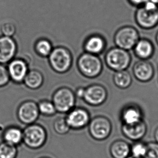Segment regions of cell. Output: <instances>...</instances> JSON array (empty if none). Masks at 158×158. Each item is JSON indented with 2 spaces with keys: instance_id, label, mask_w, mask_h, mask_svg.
Masks as SVG:
<instances>
[{
  "instance_id": "obj_1",
  "label": "cell",
  "mask_w": 158,
  "mask_h": 158,
  "mask_svg": "<svg viewBox=\"0 0 158 158\" xmlns=\"http://www.w3.org/2000/svg\"><path fill=\"white\" fill-rule=\"evenodd\" d=\"M135 23L140 28L151 30L158 25V4L148 0L143 6L137 8L135 13Z\"/></svg>"
},
{
  "instance_id": "obj_2",
  "label": "cell",
  "mask_w": 158,
  "mask_h": 158,
  "mask_svg": "<svg viewBox=\"0 0 158 158\" xmlns=\"http://www.w3.org/2000/svg\"><path fill=\"white\" fill-rule=\"evenodd\" d=\"M48 59L50 67L58 74L67 73L73 66V59L72 53L64 46L54 47Z\"/></svg>"
},
{
  "instance_id": "obj_3",
  "label": "cell",
  "mask_w": 158,
  "mask_h": 158,
  "mask_svg": "<svg viewBox=\"0 0 158 158\" xmlns=\"http://www.w3.org/2000/svg\"><path fill=\"white\" fill-rule=\"evenodd\" d=\"M77 68L81 75L89 79L99 77L103 70V64L99 56L84 52L77 60Z\"/></svg>"
},
{
  "instance_id": "obj_4",
  "label": "cell",
  "mask_w": 158,
  "mask_h": 158,
  "mask_svg": "<svg viewBox=\"0 0 158 158\" xmlns=\"http://www.w3.org/2000/svg\"><path fill=\"white\" fill-rule=\"evenodd\" d=\"M104 60L109 69L117 72L127 69L132 62V56L129 51L114 46L106 52Z\"/></svg>"
},
{
  "instance_id": "obj_5",
  "label": "cell",
  "mask_w": 158,
  "mask_h": 158,
  "mask_svg": "<svg viewBox=\"0 0 158 158\" xmlns=\"http://www.w3.org/2000/svg\"><path fill=\"white\" fill-rule=\"evenodd\" d=\"M23 143L31 150H38L45 145L48 134L45 128L39 124H31L23 129Z\"/></svg>"
},
{
  "instance_id": "obj_6",
  "label": "cell",
  "mask_w": 158,
  "mask_h": 158,
  "mask_svg": "<svg viewBox=\"0 0 158 158\" xmlns=\"http://www.w3.org/2000/svg\"><path fill=\"white\" fill-rule=\"evenodd\" d=\"M140 39L139 31L132 26H123L115 32L113 41L115 46L127 51L132 50Z\"/></svg>"
},
{
  "instance_id": "obj_7",
  "label": "cell",
  "mask_w": 158,
  "mask_h": 158,
  "mask_svg": "<svg viewBox=\"0 0 158 158\" xmlns=\"http://www.w3.org/2000/svg\"><path fill=\"white\" fill-rule=\"evenodd\" d=\"M52 101L58 113H67L75 108L76 96L70 88L62 87L53 93Z\"/></svg>"
},
{
  "instance_id": "obj_8",
  "label": "cell",
  "mask_w": 158,
  "mask_h": 158,
  "mask_svg": "<svg viewBox=\"0 0 158 158\" xmlns=\"http://www.w3.org/2000/svg\"><path fill=\"white\" fill-rule=\"evenodd\" d=\"M88 126L91 137L98 141L107 139L112 130L111 121L104 116H96L91 119Z\"/></svg>"
},
{
  "instance_id": "obj_9",
  "label": "cell",
  "mask_w": 158,
  "mask_h": 158,
  "mask_svg": "<svg viewBox=\"0 0 158 158\" xmlns=\"http://www.w3.org/2000/svg\"><path fill=\"white\" fill-rule=\"evenodd\" d=\"M40 116L37 103L28 100L19 104L16 111L17 119L26 126L34 124Z\"/></svg>"
},
{
  "instance_id": "obj_10",
  "label": "cell",
  "mask_w": 158,
  "mask_h": 158,
  "mask_svg": "<svg viewBox=\"0 0 158 158\" xmlns=\"http://www.w3.org/2000/svg\"><path fill=\"white\" fill-rule=\"evenodd\" d=\"M108 93L106 88L101 84H92L85 87L83 100L91 106H99L106 101Z\"/></svg>"
},
{
  "instance_id": "obj_11",
  "label": "cell",
  "mask_w": 158,
  "mask_h": 158,
  "mask_svg": "<svg viewBox=\"0 0 158 158\" xmlns=\"http://www.w3.org/2000/svg\"><path fill=\"white\" fill-rule=\"evenodd\" d=\"M65 118L71 129L73 130L85 128L91 120L89 112L83 107H75L66 113Z\"/></svg>"
},
{
  "instance_id": "obj_12",
  "label": "cell",
  "mask_w": 158,
  "mask_h": 158,
  "mask_svg": "<svg viewBox=\"0 0 158 158\" xmlns=\"http://www.w3.org/2000/svg\"><path fill=\"white\" fill-rule=\"evenodd\" d=\"M7 70L10 81L17 85L23 83L29 71V64L22 58H14L8 64Z\"/></svg>"
},
{
  "instance_id": "obj_13",
  "label": "cell",
  "mask_w": 158,
  "mask_h": 158,
  "mask_svg": "<svg viewBox=\"0 0 158 158\" xmlns=\"http://www.w3.org/2000/svg\"><path fill=\"white\" fill-rule=\"evenodd\" d=\"M132 73L138 81L145 83L153 78L155 69L149 60H139L133 64Z\"/></svg>"
},
{
  "instance_id": "obj_14",
  "label": "cell",
  "mask_w": 158,
  "mask_h": 158,
  "mask_svg": "<svg viewBox=\"0 0 158 158\" xmlns=\"http://www.w3.org/2000/svg\"><path fill=\"white\" fill-rule=\"evenodd\" d=\"M17 51V43L12 37H0V64H8L15 58Z\"/></svg>"
},
{
  "instance_id": "obj_15",
  "label": "cell",
  "mask_w": 158,
  "mask_h": 158,
  "mask_svg": "<svg viewBox=\"0 0 158 158\" xmlns=\"http://www.w3.org/2000/svg\"><path fill=\"white\" fill-rule=\"evenodd\" d=\"M106 47V41L101 35L94 34L86 38L83 43L84 52L99 56L104 53Z\"/></svg>"
},
{
  "instance_id": "obj_16",
  "label": "cell",
  "mask_w": 158,
  "mask_h": 158,
  "mask_svg": "<svg viewBox=\"0 0 158 158\" xmlns=\"http://www.w3.org/2000/svg\"><path fill=\"white\" fill-rule=\"evenodd\" d=\"M148 126L143 120L135 124H122V132L126 138L133 141H140L145 136Z\"/></svg>"
},
{
  "instance_id": "obj_17",
  "label": "cell",
  "mask_w": 158,
  "mask_h": 158,
  "mask_svg": "<svg viewBox=\"0 0 158 158\" xmlns=\"http://www.w3.org/2000/svg\"><path fill=\"white\" fill-rule=\"evenodd\" d=\"M120 118L122 124H135L143 120V113L139 106L135 103H129L122 108Z\"/></svg>"
},
{
  "instance_id": "obj_18",
  "label": "cell",
  "mask_w": 158,
  "mask_h": 158,
  "mask_svg": "<svg viewBox=\"0 0 158 158\" xmlns=\"http://www.w3.org/2000/svg\"><path fill=\"white\" fill-rule=\"evenodd\" d=\"M132 50L139 60H149L154 55L155 47L150 39L140 37Z\"/></svg>"
},
{
  "instance_id": "obj_19",
  "label": "cell",
  "mask_w": 158,
  "mask_h": 158,
  "mask_svg": "<svg viewBox=\"0 0 158 158\" xmlns=\"http://www.w3.org/2000/svg\"><path fill=\"white\" fill-rule=\"evenodd\" d=\"M23 129L15 125L7 126L2 133V141L17 147L23 143Z\"/></svg>"
},
{
  "instance_id": "obj_20",
  "label": "cell",
  "mask_w": 158,
  "mask_h": 158,
  "mask_svg": "<svg viewBox=\"0 0 158 158\" xmlns=\"http://www.w3.org/2000/svg\"><path fill=\"white\" fill-rule=\"evenodd\" d=\"M110 153L113 158H127L131 155V146L125 140H117L110 146Z\"/></svg>"
},
{
  "instance_id": "obj_21",
  "label": "cell",
  "mask_w": 158,
  "mask_h": 158,
  "mask_svg": "<svg viewBox=\"0 0 158 158\" xmlns=\"http://www.w3.org/2000/svg\"><path fill=\"white\" fill-rule=\"evenodd\" d=\"M44 78L43 74L37 69L29 70L24 80L23 84L31 90H37L43 85Z\"/></svg>"
},
{
  "instance_id": "obj_22",
  "label": "cell",
  "mask_w": 158,
  "mask_h": 158,
  "mask_svg": "<svg viewBox=\"0 0 158 158\" xmlns=\"http://www.w3.org/2000/svg\"><path fill=\"white\" fill-rule=\"evenodd\" d=\"M113 83L120 89L125 90L130 87L132 83V77L127 70L114 72L113 76Z\"/></svg>"
},
{
  "instance_id": "obj_23",
  "label": "cell",
  "mask_w": 158,
  "mask_h": 158,
  "mask_svg": "<svg viewBox=\"0 0 158 158\" xmlns=\"http://www.w3.org/2000/svg\"><path fill=\"white\" fill-rule=\"evenodd\" d=\"M52 42L47 38L42 37L35 42L34 50L36 53L42 58H48L53 49Z\"/></svg>"
},
{
  "instance_id": "obj_24",
  "label": "cell",
  "mask_w": 158,
  "mask_h": 158,
  "mask_svg": "<svg viewBox=\"0 0 158 158\" xmlns=\"http://www.w3.org/2000/svg\"><path fill=\"white\" fill-rule=\"evenodd\" d=\"M18 148L2 141L0 143V158H17Z\"/></svg>"
},
{
  "instance_id": "obj_25",
  "label": "cell",
  "mask_w": 158,
  "mask_h": 158,
  "mask_svg": "<svg viewBox=\"0 0 158 158\" xmlns=\"http://www.w3.org/2000/svg\"><path fill=\"white\" fill-rule=\"evenodd\" d=\"M40 115L45 116H52L57 113L52 101L42 100L37 103Z\"/></svg>"
},
{
  "instance_id": "obj_26",
  "label": "cell",
  "mask_w": 158,
  "mask_h": 158,
  "mask_svg": "<svg viewBox=\"0 0 158 158\" xmlns=\"http://www.w3.org/2000/svg\"><path fill=\"white\" fill-rule=\"evenodd\" d=\"M53 128L55 132L60 135L66 134L71 129L65 118L62 116L57 118L53 122Z\"/></svg>"
},
{
  "instance_id": "obj_27",
  "label": "cell",
  "mask_w": 158,
  "mask_h": 158,
  "mask_svg": "<svg viewBox=\"0 0 158 158\" xmlns=\"http://www.w3.org/2000/svg\"><path fill=\"white\" fill-rule=\"evenodd\" d=\"M147 150L146 143L140 141H135L131 146V156L137 158H143Z\"/></svg>"
},
{
  "instance_id": "obj_28",
  "label": "cell",
  "mask_w": 158,
  "mask_h": 158,
  "mask_svg": "<svg viewBox=\"0 0 158 158\" xmlns=\"http://www.w3.org/2000/svg\"><path fill=\"white\" fill-rule=\"evenodd\" d=\"M1 31L3 36L13 37L16 32V27L14 24L7 22L4 23L1 26Z\"/></svg>"
},
{
  "instance_id": "obj_29",
  "label": "cell",
  "mask_w": 158,
  "mask_h": 158,
  "mask_svg": "<svg viewBox=\"0 0 158 158\" xmlns=\"http://www.w3.org/2000/svg\"><path fill=\"white\" fill-rule=\"evenodd\" d=\"M147 150L143 158H158V143L151 142L146 143Z\"/></svg>"
},
{
  "instance_id": "obj_30",
  "label": "cell",
  "mask_w": 158,
  "mask_h": 158,
  "mask_svg": "<svg viewBox=\"0 0 158 158\" xmlns=\"http://www.w3.org/2000/svg\"><path fill=\"white\" fill-rule=\"evenodd\" d=\"M10 81V79L9 76L7 67L4 64H0V88L6 87Z\"/></svg>"
},
{
  "instance_id": "obj_31",
  "label": "cell",
  "mask_w": 158,
  "mask_h": 158,
  "mask_svg": "<svg viewBox=\"0 0 158 158\" xmlns=\"http://www.w3.org/2000/svg\"><path fill=\"white\" fill-rule=\"evenodd\" d=\"M127 1L131 5L135 7H137V8L143 6L148 0H127Z\"/></svg>"
},
{
  "instance_id": "obj_32",
  "label": "cell",
  "mask_w": 158,
  "mask_h": 158,
  "mask_svg": "<svg viewBox=\"0 0 158 158\" xmlns=\"http://www.w3.org/2000/svg\"><path fill=\"white\" fill-rule=\"evenodd\" d=\"M84 91H85V87H79L77 88L76 90H75V92H74L76 98L77 97L81 99H82L84 94Z\"/></svg>"
},
{
  "instance_id": "obj_33",
  "label": "cell",
  "mask_w": 158,
  "mask_h": 158,
  "mask_svg": "<svg viewBox=\"0 0 158 158\" xmlns=\"http://www.w3.org/2000/svg\"><path fill=\"white\" fill-rule=\"evenodd\" d=\"M154 139L156 140V143H158V127L156 128L154 132Z\"/></svg>"
},
{
  "instance_id": "obj_34",
  "label": "cell",
  "mask_w": 158,
  "mask_h": 158,
  "mask_svg": "<svg viewBox=\"0 0 158 158\" xmlns=\"http://www.w3.org/2000/svg\"><path fill=\"white\" fill-rule=\"evenodd\" d=\"M156 44L158 45V30L156 35Z\"/></svg>"
},
{
  "instance_id": "obj_35",
  "label": "cell",
  "mask_w": 158,
  "mask_h": 158,
  "mask_svg": "<svg viewBox=\"0 0 158 158\" xmlns=\"http://www.w3.org/2000/svg\"><path fill=\"white\" fill-rule=\"evenodd\" d=\"M151 1H152L153 2H155V3H156V4H158V0H151Z\"/></svg>"
},
{
  "instance_id": "obj_36",
  "label": "cell",
  "mask_w": 158,
  "mask_h": 158,
  "mask_svg": "<svg viewBox=\"0 0 158 158\" xmlns=\"http://www.w3.org/2000/svg\"><path fill=\"white\" fill-rule=\"evenodd\" d=\"M127 158H135V157H134V156H128Z\"/></svg>"
},
{
  "instance_id": "obj_37",
  "label": "cell",
  "mask_w": 158,
  "mask_h": 158,
  "mask_svg": "<svg viewBox=\"0 0 158 158\" xmlns=\"http://www.w3.org/2000/svg\"><path fill=\"white\" fill-rule=\"evenodd\" d=\"M40 158H50V157H48V156H43V157H41Z\"/></svg>"
}]
</instances>
